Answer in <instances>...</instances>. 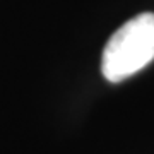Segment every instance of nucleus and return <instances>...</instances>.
Masks as SVG:
<instances>
[{
  "mask_svg": "<svg viewBox=\"0 0 154 154\" xmlns=\"http://www.w3.org/2000/svg\"><path fill=\"white\" fill-rule=\"evenodd\" d=\"M154 60V14L144 12L118 28L108 39L101 72L106 81L122 82Z\"/></svg>",
  "mask_w": 154,
  "mask_h": 154,
  "instance_id": "obj_1",
  "label": "nucleus"
}]
</instances>
